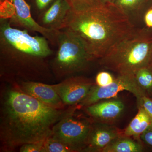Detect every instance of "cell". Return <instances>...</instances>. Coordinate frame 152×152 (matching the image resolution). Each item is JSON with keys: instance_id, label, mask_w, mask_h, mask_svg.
<instances>
[{"instance_id": "obj_20", "label": "cell", "mask_w": 152, "mask_h": 152, "mask_svg": "<svg viewBox=\"0 0 152 152\" xmlns=\"http://www.w3.org/2000/svg\"><path fill=\"white\" fill-rule=\"evenodd\" d=\"M115 78L110 73L102 71L97 74L95 79V83L99 86H105L112 83Z\"/></svg>"}, {"instance_id": "obj_26", "label": "cell", "mask_w": 152, "mask_h": 152, "mask_svg": "<svg viewBox=\"0 0 152 152\" xmlns=\"http://www.w3.org/2000/svg\"><path fill=\"white\" fill-rule=\"evenodd\" d=\"M115 0H102L104 4H113Z\"/></svg>"}, {"instance_id": "obj_22", "label": "cell", "mask_w": 152, "mask_h": 152, "mask_svg": "<svg viewBox=\"0 0 152 152\" xmlns=\"http://www.w3.org/2000/svg\"><path fill=\"white\" fill-rule=\"evenodd\" d=\"M44 141L25 144L20 147V151L21 152H43V146Z\"/></svg>"}, {"instance_id": "obj_7", "label": "cell", "mask_w": 152, "mask_h": 152, "mask_svg": "<svg viewBox=\"0 0 152 152\" xmlns=\"http://www.w3.org/2000/svg\"><path fill=\"white\" fill-rule=\"evenodd\" d=\"M1 10L7 11L1 12L11 14L7 19H8L12 26H15L28 31L39 33L52 44L57 45L59 31L46 28L39 24L33 18L30 6L25 0H4L2 3Z\"/></svg>"}, {"instance_id": "obj_27", "label": "cell", "mask_w": 152, "mask_h": 152, "mask_svg": "<svg viewBox=\"0 0 152 152\" xmlns=\"http://www.w3.org/2000/svg\"><path fill=\"white\" fill-rule=\"evenodd\" d=\"M150 67H151V69H152V57L151 59V61H150L149 65Z\"/></svg>"}, {"instance_id": "obj_24", "label": "cell", "mask_w": 152, "mask_h": 152, "mask_svg": "<svg viewBox=\"0 0 152 152\" xmlns=\"http://www.w3.org/2000/svg\"><path fill=\"white\" fill-rule=\"evenodd\" d=\"M142 107L146 113L149 116L152 121V99L147 96L142 98L138 108Z\"/></svg>"}, {"instance_id": "obj_3", "label": "cell", "mask_w": 152, "mask_h": 152, "mask_svg": "<svg viewBox=\"0 0 152 152\" xmlns=\"http://www.w3.org/2000/svg\"><path fill=\"white\" fill-rule=\"evenodd\" d=\"M132 21L113 4L80 11L72 10L63 29L69 31L94 60L101 59L135 28Z\"/></svg>"}, {"instance_id": "obj_5", "label": "cell", "mask_w": 152, "mask_h": 152, "mask_svg": "<svg viewBox=\"0 0 152 152\" xmlns=\"http://www.w3.org/2000/svg\"><path fill=\"white\" fill-rule=\"evenodd\" d=\"M56 45L58 50L50 66L57 78L66 79L86 70L94 60L78 39L68 30L59 31Z\"/></svg>"}, {"instance_id": "obj_19", "label": "cell", "mask_w": 152, "mask_h": 152, "mask_svg": "<svg viewBox=\"0 0 152 152\" xmlns=\"http://www.w3.org/2000/svg\"><path fill=\"white\" fill-rule=\"evenodd\" d=\"M72 152L69 147L51 137H49L44 142L43 152Z\"/></svg>"}, {"instance_id": "obj_23", "label": "cell", "mask_w": 152, "mask_h": 152, "mask_svg": "<svg viewBox=\"0 0 152 152\" xmlns=\"http://www.w3.org/2000/svg\"><path fill=\"white\" fill-rule=\"evenodd\" d=\"M55 0H34L35 8L39 16L48 8Z\"/></svg>"}, {"instance_id": "obj_2", "label": "cell", "mask_w": 152, "mask_h": 152, "mask_svg": "<svg viewBox=\"0 0 152 152\" xmlns=\"http://www.w3.org/2000/svg\"><path fill=\"white\" fill-rule=\"evenodd\" d=\"M0 21L1 76L11 80L37 82L50 76L48 59L53 52L48 39L13 27L8 19Z\"/></svg>"}, {"instance_id": "obj_11", "label": "cell", "mask_w": 152, "mask_h": 152, "mask_svg": "<svg viewBox=\"0 0 152 152\" xmlns=\"http://www.w3.org/2000/svg\"><path fill=\"white\" fill-rule=\"evenodd\" d=\"M14 82L22 91L48 105L58 109H63L65 106L53 85L32 81Z\"/></svg>"}, {"instance_id": "obj_21", "label": "cell", "mask_w": 152, "mask_h": 152, "mask_svg": "<svg viewBox=\"0 0 152 152\" xmlns=\"http://www.w3.org/2000/svg\"><path fill=\"white\" fill-rule=\"evenodd\" d=\"M140 139L146 149L152 151V122L141 135Z\"/></svg>"}, {"instance_id": "obj_10", "label": "cell", "mask_w": 152, "mask_h": 152, "mask_svg": "<svg viewBox=\"0 0 152 152\" xmlns=\"http://www.w3.org/2000/svg\"><path fill=\"white\" fill-rule=\"evenodd\" d=\"M123 131L113 124L93 122L83 152H102Z\"/></svg>"}, {"instance_id": "obj_13", "label": "cell", "mask_w": 152, "mask_h": 152, "mask_svg": "<svg viewBox=\"0 0 152 152\" xmlns=\"http://www.w3.org/2000/svg\"><path fill=\"white\" fill-rule=\"evenodd\" d=\"M72 10L67 0H55L48 8L39 16L37 22L44 28L60 31L64 28Z\"/></svg>"}, {"instance_id": "obj_8", "label": "cell", "mask_w": 152, "mask_h": 152, "mask_svg": "<svg viewBox=\"0 0 152 152\" xmlns=\"http://www.w3.org/2000/svg\"><path fill=\"white\" fill-rule=\"evenodd\" d=\"M125 91L134 96L137 107L142 98L146 95L137 83L134 75L119 74L114 81L108 86L101 87L95 83L87 96L78 105L85 107L103 100L113 98L121 92Z\"/></svg>"}, {"instance_id": "obj_4", "label": "cell", "mask_w": 152, "mask_h": 152, "mask_svg": "<svg viewBox=\"0 0 152 152\" xmlns=\"http://www.w3.org/2000/svg\"><path fill=\"white\" fill-rule=\"evenodd\" d=\"M152 57V31L135 28L100 59V64L118 75H134L149 65Z\"/></svg>"}, {"instance_id": "obj_17", "label": "cell", "mask_w": 152, "mask_h": 152, "mask_svg": "<svg viewBox=\"0 0 152 152\" xmlns=\"http://www.w3.org/2000/svg\"><path fill=\"white\" fill-rule=\"evenodd\" d=\"M137 83L145 94L152 99V69L149 66L136 71L134 74Z\"/></svg>"}, {"instance_id": "obj_18", "label": "cell", "mask_w": 152, "mask_h": 152, "mask_svg": "<svg viewBox=\"0 0 152 152\" xmlns=\"http://www.w3.org/2000/svg\"><path fill=\"white\" fill-rule=\"evenodd\" d=\"M72 10L80 11L96 7L103 4L102 0H67Z\"/></svg>"}, {"instance_id": "obj_15", "label": "cell", "mask_w": 152, "mask_h": 152, "mask_svg": "<svg viewBox=\"0 0 152 152\" xmlns=\"http://www.w3.org/2000/svg\"><path fill=\"white\" fill-rule=\"evenodd\" d=\"M138 108L137 114L123 131V134L140 140V136L151 124L152 121L142 107Z\"/></svg>"}, {"instance_id": "obj_14", "label": "cell", "mask_w": 152, "mask_h": 152, "mask_svg": "<svg viewBox=\"0 0 152 152\" xmlns=\"http://www.w3.org/2000/svg\"><path fill=\"white\" fill-rule=\"evenodd\" d=\"M145 150L140 140L123 134L109 144L102 152H142Z\"/></svg>"}, {"instance_id": "obj_1", "label": "cell", "mask_w": 152, "mask_h": 152, "mask_svg": "<svg viewBox=\"0 0 152 152\" xmlns=\"http://www.w3.org/2000/svg\"><path fill=\"white\" fill-rule=\"evenodd\" d=\"M1 94L0 137L5 151L44 141L51 136L54 126L76 109L64 111L48 105L15 84L7 86Z\"/></svg>"}, {"instance_id": "obj_6", "label": "cell", "mask_w": 152, "mask_h": 152, "mask_svg": "<svg viewBox=\"0 0 152 152\" xmlns=\"http://www.w3.org/2000/svg\"><path fill=\"white\" fill-rule=\"evenodd\" d=\"M73 113L64 117L54 126L50 137L67 146L72 152H83L93 121L74 117Z\"/></svg>"}, {"instance_id": "obj_12", "label": "cell", "mask_w": 152, "mask_h": 152, "mask_svg": "<svg viewBox=\"0 0 152 152\" xmlns=\"http://www.w3.org/2000/svg\"><path fill=\"white\" fill-rule=\"evenodd\" d=\"M124 102L117 98L100 101L85 107V111L93 122L113 124L123 113Z\"/></svg>"}, {"instance_id": "obj_16", "label": "cell", "mask_w": 152, "mask_h": 152, "mask_svg": "<svg viewBox=\"0 0 152 152\" xmlns=\"http://www.w3.org/2000/svg\"><path fill=\"white\" fill-rule=\"evenodd\" d=\"M150 0H115L113 4L130 19L141 15Z\"/></svg>"}, {"instance_id": "obj_9", "label": "cell", "mask_w": 152, "mask_h": 152, "mask_svg": "<svg viewBox=\"0 0 152 152\" xmlns=\"http://www.w3.org/2000/svg\"><path fill=\"white\" fill-rule=\"evenodd\" d=\"M95 83L82 77H69L53 85L65 105H78L89 93Z\"/></svg>"}, {"instance_id": "obj_25", "label": "cell", "mask_w": 152, "mask_h": 152, "mask_svg": "<svg viewBox=\"0 0 152 152\" xmlns=\"http://www.w3.org/2000/svg\"><path fill=\"white\" fill-rule=\"evenodd\" d=\"M143 20L145 25L144 28L152 31V7L147 9L144 12Z\"/></svg>"}]
</instances>
